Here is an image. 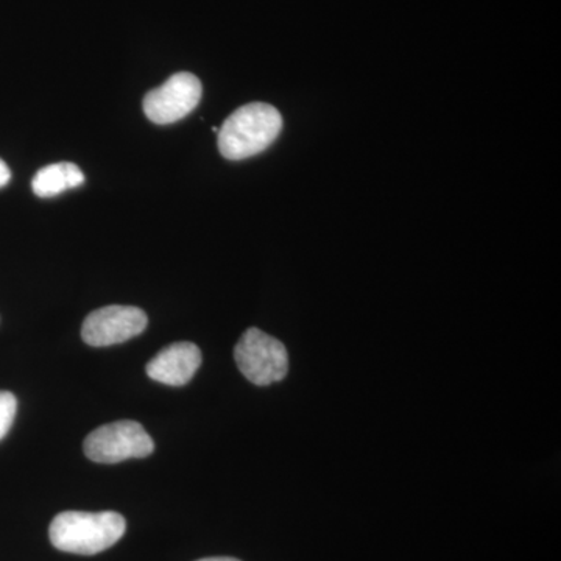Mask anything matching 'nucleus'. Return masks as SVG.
Instances as JSON below:
<instances>
[{"instance_id": "obj_11", "label": "nucleus", "mask_w": 561, "mask_h": 561, "mask_svg": "<svg viewBox=\"0 0 561 561\" xmlns=\"http://www.w3.org/2000/svg\"><path fill=\"white\" fill-rule=\"evenodd\" d=\"M198 561H241L236 559H230V557H213V559H203Z\"/></svg>"}, {"instance_id": "obj_4", "label": "nucleus", "mask_w": 561, "mask_h": 561, "mask_svg": "<svg viewBox=\"0 0 561 561\" xmlns=\"http://www.w3.org/2000/svg\"><path fill=\"white\" fill-rule=\"evenodd\" d=\"M83 449L91 461L111 465L149 457L154 451V443L142 424L127 420L103 424L92 431L83 443Z\"/></svg>"}, {"instance_id": "obj_7", "label": "nucleus", "mask_w": 561, "mask_h": 561, "mask_svg": "<svg viewBox=\"0 0 561 561\" xmlns=\"http://www.w3.org/2000/svg\"><path fill=\"white\" fill-rule=\"evenodd\" d=\"M202 365V351L195 343L176 342L162 348L147 364L146 371L153 381L183 387L194 378Z\"/></svg>"}, {"instance_id": "obj_5", "label": "nucleus", "mask_w": 561, "mask_h": 561, "mask_svg": "<svg viewBox=\"0 0 561 561\" xmlns=\"http://www.w3.org/2000/svg\"><path fill=\"white\" fill-rule=\"evenodd\" d=\"M202 94V81L194 73H173L160 88L147 92L142 102L144 113L153 124H175L197 108Z\"/></svg>"}, {"instance_id": "obj_6", "label": "nucleus", "mask_w": 561, "mask_h": 561, "mask_svg": "<svg viewBox=\"0 0 561 561\" xmlns=\"http://www.w3.org/2000/svg\"><path fill=\"white\" fill-rule=\"evenodd\" d=\"M149 317L135 306H105L91 312L81 327V339L94 348L119 345L142 334Z\"/></svg>"}, {"instance_id": "obj_10", "label": "nucleus", "mask_w": 561, "mask_h": 561, "mask_svg": "<svg viewBox=\"0 0 561 561\" xmlns=\"http://www.w3.org/2000/svg\"><path fill=\"white\" fill-rule=\"evenodd\" d=\"M11 180V171L9 165L5 164V161L0 160V190L5 187L7 184L10 183Z\"/></svg>"}, {"instance_id": "obj_3", "label": "nucleus", "mask_w": 561, "mask_h": 561, "mask_svg": "<svg viewBox=\"0 0 561 561\" xmlns=\"http://www.w3.org/2000/svg\"><path fill=\"white\" fill-rule=\"evenodd\" d=\"M239 370L254 386L267 387L283 381L289 371L286 346L257 328L243 332L234 348Z\"/></svg>"}, {"instance_id": "obj_1", "label": "nucleus", "mask_w": 561, "mask_h": 561, "mask_svg": "<svg viewBox=\"0 0 561 561\" xmlns=\"http://www.w3.org/2000/svg\"><path fill=\"white\" fill-rule=\"evenodd\" d=\"M283 116L268 103L253 102L234 111L217 133L221 157L242 161L260 154L278 139Z\"/></svg>"}, {"instance_id": "obj_2", "label": "nucleus", "mask_w": 561, "mask_h": 561, "mask_svg": "<svg viewBox=\"0 0 561 561\" xmlns=\"http://www.w3.org/2000/svg\"><path fill=\"white\" fill-rule=\"evenodd\" d=\"M127 522L116 512H62L50 524L49 537L58 551L95 556L124 537Z\"/></svg>"}, {"instance_id": "obj_8", "label": "nucleus", "mask_w": 561, "mask_h": 561, "mask_svg": "<svg viewBox=\"0 0 561 561\" xmlns=\"http://www.w3.org/2000/svg\"><path fill=\"white\" fill-rule=\"evenodd\" d=\"M84 183V173L73 162H57L36 172L32 190L41 198L55 197Z\"/></svg>"}, {"instance_id": "obj_9", "label": "nucleus", "mask_w": 561, "mask_h": 561, "mask_svg": "<svg viewBox=\"0 0 561 561\" xmlns=\"http://www.w3.org/2000/svg\"><path fill=\"white\" fill-rule=\"evenodd\" d=\"M18 400L11 391L0 390V440L9 434L16 419Z\"/></svg>"}]
</instances>
